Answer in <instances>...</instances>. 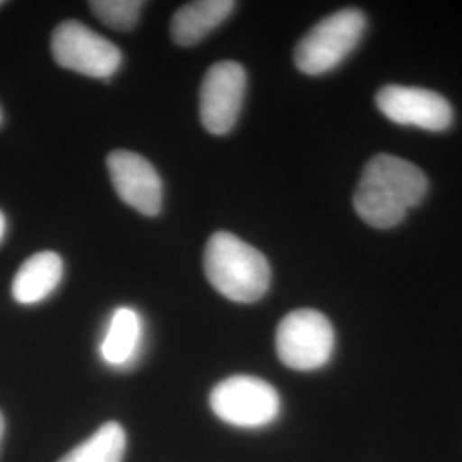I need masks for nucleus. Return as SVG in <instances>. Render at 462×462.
Returning <instances> with one entry per match:
<instances>
[{"label": "nucleus", "mask_w": 462, "mask_h": 462, "mask_svg": "<svg viewBox=\"0 0 462 462\" xmlns=\"http://www.w3.org/2000/svg\"><path fill=\"white\" fill-rule=\"evenodd\" d=\"M106 168L118 198L141 215L162 211L163 185L154 166L133 151L116 149L108 154Z\"/></svg>", "instance_id": "1a4fd4ad"}, {"label": "nucleus", "mask_w": 462, "mask_h": 462, "mask_svg": "<svg viewBox=\"0 0 462 462\" xmlns=\"http://www.w3.org/2000/svg\"><path fill=\"white\" fill-rule=\"evenodd\" d=\"M0 5H2V2H0Z\"/></svg>", "instance_id": "a211bd4d"}, {"label": "nucleus", "mask_w": 462, "mask_h": 462, "mask_svg": "<svg viewBox=\"0 0 462 462\" xmlns=\"http://www.w3.org/2000/svg\"><path fill=\"white\" fill-rule=\"evenodd\" d=\"M125 446L124 429L116 421H108L59 462H122Z\"/></svg>", "instance_id": "ddd939ff"}, {"label": "nucleus", "mask_w": 462, "mask_h": 462, "mask_svg": "<svg viewBox=\"0 0 462 462\" xmlns=\"http://www.w3.org/2000/svg\"><path fill=\"white\" fill-rule=\"evenodd\" d=\"M204 273L217 293L236 303L259 301L271 284L264 254L228 231H216L208 240Z\"/></svg>", "instance_id": "f03ea898"}, {"label": "nucleus", "mask_w": 462, "mask_h": 462, "mask_svg": "<svg viewBox=\"0 0 462 462\" xmlns=\"http://www.w3.org/2000/svg\"><path fill=\"white\" fill-rule=\"evenodd\" d=\"M4 235H5V216L2 215V211H0V242H2Z\"/></svg>", "instance_id": "2eb2a0df"}, {"label": "nucleus", "mask_w": 462, "mask_h": 462, "mask_svg": "<svg viewBox=\"0 0 462 462\" xmlns=\"http://www.w3.org/2000/svg\"><path fill=\"white\" fill-rule=\"evenodd\" d=\"M51 53L64 69L108 81L122 64V51L83 23L69 19L51 34Z\"/></svg>", "instance_id": "423d86ee"}, {"label": "nucleus", "mask_w": 462, "mask_h": 462, "mask_svg": "<svg viewBox=\"0 0 462 462\" xmlns=\"http://www.w3.org/2000/svg\"><path fill=\"white\" fill-rule=\"evenodd\" d=\"M143 345V320L131 307L116 309L99 346L103 362L110 366H129Z\"/></svg>", "instance_id": "f8f14e48"}, {"label": "nucleus", "mask_w": 462, "mask_h": 462, "mask_svg": "<svg viewBox=\"0 0 462 462\" xmlns=\"http://www.w3.org/2000/svg\"><path fill=\"white\" fill-rule=\"evenodd\" d=\"M0 122H2V114H0Z\"/></svg>", "instance_id": "f3484780"}, {"label": "nucleus", "mask_w": 462, "mask_h": 462, "mask_svg": "<svg viewBox=\"0 0 462 462\" xmlns=\"http://www.w3.org/2000/svg\"><path fill=\"white\" fill-rule=\"evenodd\" d=\"M247 88L245 69L235 60L209 67L199 95L200 122L213 135H225L235 127Z\"/></svg>", "instance_id": "0eeeda50"}, {"label": "nucleus", "mask_w": 462, "mask_h": 462, "mask_svg": "<svg viewBox=\"0 0 462 462\" xmlns=\"http://www.w3.org/2000/svg\"><path fill=\"white\" fill-rule=\"evenodd\" d=\"M429 190V180L418 166L393 154H377L365 166L353 206L374 228L397 226Z\"/></svg>", "instance_id": "f257e3e1"}, {"label": "nucleus", "mask_w": 462, "mask_h": 462, "mask_svg": "<svg viewBox=\"0 0 462 462\" xmlns=\"http://www.w3.org/2000/svg\"><path fill=\"white\" fill-rule=\"evenodd\" d=\"M144 4L141 0H93L89 9L103 24L116 32H131L139 23Z\"/></svg>", "instance_id": "4468645a"}, {"label": "nucleus", "mask_w": 462, "mask_h": 462, "mask_svg": "<svg viewBox=\"0 0 462 462\" xmlns=\"http://www.w3.org/2000/svg\"><path fill=\"white\" fill-rule=\"evenodd\" d=\"M231 0H198L182 5L170 24L171 38L180 47H192L225 23L233 9Z\"/></svg>", "instance_id": "9b49d317"}, {"label": "nucleus", "mask_w": 462, "mask_h": 462, "mask_svg": "<svg viewBox=\"0 0 462 462\" xmlns=\"http://www.w3.org/2000/svg\"><path fill=\"white\" fill-rule=\"evenodd\" d=\"M211 410L225 423L240 429H261L273 423L281 411L278 391L265 380L233 375L211 391Z\"/></svg>", "instance_id": "20e7f679"}, {"label": "nucleus", "mask_w": 462, "mask_h": 462, "mask_svg": "<svg viewBox=\"0 0 462 462\" xmlns=\"http://www.w3.org/2000/svg\"><path fill=\"white\" fill-rule=\"evenodd\" d=\"M64 276V263L55 252H38L24 261L13 281V297L21 305H34L49 298Z\"/></svg>", "instance_id": "9d476101"}, {"label": "nucleus", "mask_w": 462, "mask_h": 462, "mask_svg": "<svg viewBox=\"0 0 462 462\" xmlns=\"http://www.w3.org/2000/svg\"><path fill=\"white\" fill-rule=\"evenodd\" d=\"M375 101L380 114L391 122L431 133L446 131L454 116L450 103L425 88L391 84L380 89Z\"/></svg>", "instance_id": "6e6552de"}, {"label": "nucleus", "mask_w": 462, "mask_h": 462, "mask_svg": "<svg viewBox=\"0 0 462 462\" xmlns=\"http://www.w3.org/2000/svg\"><path fill=\"white\" fill-rule=\"evenodd\" d=\"M4 427H5V423H4V416L0 413V440H2V435H4Z\"/></svg>", "instance_id": "dca6fc26"}, {"label": "nucleus", "mask_w": 462, "mask_h": 462, "mask_svg": "<svg viewBox=\"0 0 462 462\" xmlns=\"http://www.w3.org/2000/svg\"><path fill=\"white\" fill-rule=\"evenodd\" d=\"M334 341L329 319L314 309L290 312L276 330V351L281 362L300 372L317 370L328 364Z\"/></svg>", "instance_id": "39448f33"}, {"label": "nucleus", "mask_w": 462, "mask_h": 462, "mask_svg": "<svg viewBox=\"0 0 462 462\" xmlns=\"http://www.w3.org/2000/svg\"><path fill=\"white\" fill-rule=\"evenodd\" d=\"M362 11L347 7L317 23L295 49V66L309 76H320L339 66L364 36Z\"/></svg>", "instance_id": "7ed1b4c3"}]
</instances>
